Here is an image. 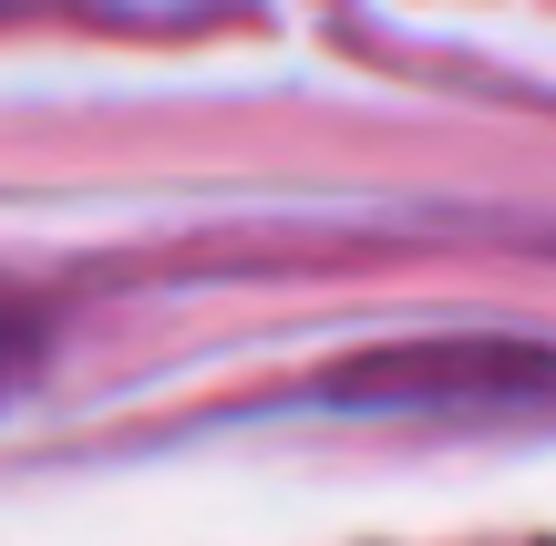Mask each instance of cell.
<instances>
[{
	"label": "cell",
	"mask_w": 556,
	"mask_h": 546,
	"mask_svg": "<svg viewBox=\"0 0 556 546\" xmlns=\"http://www.w3.org/2000/svg\"><path fill=\"white\" fill-rule=\"evenodd\" d=\"M556 392V351L526 341H413L330 371V403H536Z\"/></svg>",
	"instance_id": "obj_1"
},
{
	"label": "cell",
	"mask_w": 556,
	"mask_h": 546,
	"mask_svg": "<svg viewBox=\"0 0 556 546\" xmlns=\"http://www.w3.org/2000/svg\"><path fill=\"white\" fill-rule=\"evenodd\" d=\"M41 341H52V330H41V309L0 300V403H11V392H21V382L41 371Z\"/></svg>",
	"instance_id": "obj_2"
}]
</instances>
